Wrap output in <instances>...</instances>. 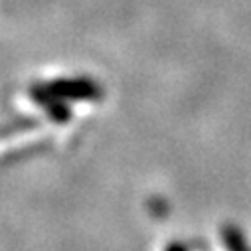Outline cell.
<instances>
[{"label": "cell", "instance_id": "obj_1", "mask_svg": "<svg viewBox=\"0 0 251 251\" xmlns=\"http://www.w3.org/2000/svg\"><path fill=\"white\" fill-rule=\"evenodd\" d=\"M224 241L227 251H251L245 243V239L241 237V233L235 227H226L224 229Z\"/></svg>", "mask_w": 251, "mask_h": 251}, {"label": "cell", "instance_id": "obj_2", "mask_svg": "<svg viewBox=\"0 0 251 251\" xmlns=\"http://www.w3.org/2000/svg\"><path fill=\"white\" fill-rule=\"evenodd\" d=\"M168 251H186L182 245H178V243H172L170 247H168Z\"/></svg>", "mask_w": 251, "mask_h": 251}]
</instances>
